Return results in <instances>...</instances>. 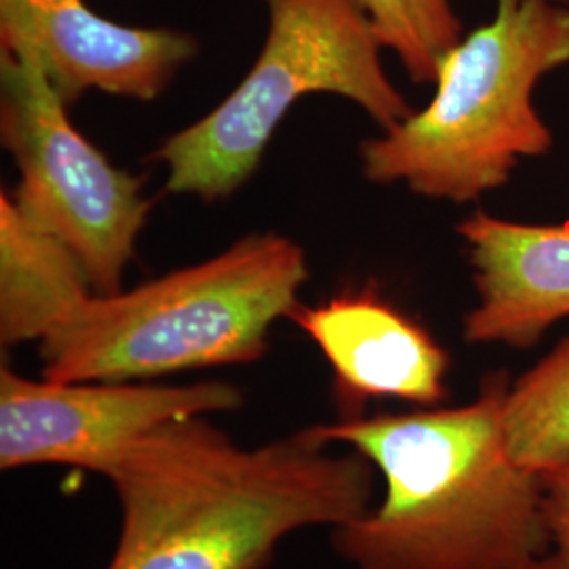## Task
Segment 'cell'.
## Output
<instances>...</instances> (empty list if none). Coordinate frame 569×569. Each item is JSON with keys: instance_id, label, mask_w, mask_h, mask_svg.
Masks as SVG:
<instances>
[{"instance_id": "1", "label": "cell", "mask_w": 569, "mask_h": 569, "mask_svg": "<svg viewBox=\"0 0 569 569\" xmlns=\"http://www.w3.org/2000/svg\"><path fill=\"white\" fill-rule=\"evenodd\" d=\"M376 475L315 427L243 448L209 416L164 425L103 472L121 509L106 569H264L291 533L371 509Z\"/></svg>"}, {"instance_id": "2", "label": "cell", "mask_w": 569, "mask_h": 569, "mask_svg": "<svg viewBox=\"0 0 569 569\" xmlns=\"http://www.w3.org/2000/svg\"><path fill=\"white\" fill-rule=\"evenodd\" d=\"M509 387L496 371L467 406L315 425L385 481L378 507L331 529L336 555L352 569H526L549 555L542 477L505 437Z\"/></svg>"}, {"instance_id": "3", "label": "cell", "mask_w": 569, "mask_h": 569, "mask_svg": "<svg viewBox=\"0 0 569 569\" xmlns=\"http://www.w3.org/2000/svg\"><path fill=\"white\" fill-rule=\"evenodd\" d=\"M302 247L249 234L201 264L110 296L93 293L41 342L56 382H142L207 367L249 366L270 327L300 305Z\"/></svg>"}, {"instance_id": "4", "label": "cell", "mask_w": 569, "mask_h": 569, "mask_svg": "<svg viewBox=\"0 0 569 569\" xmlns=\"http://www.w3.org/2000/svg\"><path fill=\"white\" fill-rule=\"evenodd\" d=\"M569 63V7L496 0L493 18L441 60L427 108L361 143L369 182L470 203L509 182L517 164L552 148L533 91Z\"/></svg>"}, {"instance_id": "5", "label": "cell", "mask_w": 569, "mask_h": 569, "mask_svg": "<svg viewBox=\"0 0 569 569\" xmlns=\"http://www.w3.org/2000/svg\"><path fill=\"white\" fill-rule=\"evenodd\" d=\"M264 47L239 87L201 121L154 152L167 190L220 201L243 186L284 114L312 93L340 96L382 129L413 112L382 66L373 23L359 0H264Z\"/></svg>"}, {"instance_id": "6", "label": "cell", "mask_w": 569, "mask_h": 569, "mask_svg": "<svg viewBox=\"0 0 569 569\" xmlns=\"http://www.w3.org/2000/svg\"><path fill=\"white\" fill-rule=\"evenodd\" d=\"M0 77V133L20 171L13 201L77 256L93 293H119L150 213L142 180L110 163L70 122L32 56L2 51Z\"/></svg>"}, {"instance_id": "7", "label": "cell", "mask_w": 569, "mask_h": 569, "mask_svg": "<svg viewBox=\"0 0 569 569\" xmlns=\"http://www.w3.org/2000/svg\"><path fill=\"white\" fill-rule=\"evenodd\" d=\"M241 388L56 382L0 367V470L74 467L103 477L124 449L157 428L243 406Z\"/></svg>"}, {"instance_id": "8", "label": "cell", "mask_w": 569, "mask_h": 569, "mask_svg": "<svg viewBox=\"0 0 569 569\" xmlns=\"http://www.w3.org/2000/svg\"><path fill=\"white\" fill-rule=\"evenodd\" d=\"M0 42L39 61L66 103L89 89L154 100L197 56L190 34L103 20L84 0H0Z\"/></svg>"}, {"instance_id": "9", "label": "cell", "mask_w": 569, "mask_h": 569, "mask_svg": "<svg viewBox=\"0 0 569 569\" xmlns=\"http://www.w3.org/2000/svg\"><path fill=\"white\" fill-rule=\"evenodd\" d=\"M289 321L319 346L333 371L340 420L371 399L439 407L448 397V350L403 310L371 291L293 308Z\"/></svg>"}, {"instance_id": "10", "label": "cell", "mask_w": 569, "mask_h": 569, "mask_svg": "<svg viewBox=\"0 0 569 569\" xmlns=\"http://www.w3.org/2000/svg\"><path fill=\"white\" fill-rule=\"evenodd\" d=\"M456 232L477 289L462 329L468 345L526 350L568 319L569 222L521 224L479 211Z\"/></svg>"}, {"instance_id": "11", "label": "cell", "mask_w": 569, "mask_h": 569, "mask_svg": "<svg viewBox=\"0 0 569 569\" xmlns=\"http://www.w3.org/2000/svg\"><path fill=\"white\" fill-rule=\"evenodd\" d=\"M93 296L77 256L0 194V345L41 342Z\"/></svg>"}, {"instance_id": "12", "label": "cell", "mask_w": 569, "mask_h": 569, "mask_svg": "<svg viewBox=\"0 0 569 569\" xmlns=\"http://www.w3.org/2000/svg\"><path fill=\"white\" fill-rule=\"evenodd\" d=\"M502 425L512 458L529 472L569 460V336L510 382Z\"/></svg>"}, {"instance_id": "13", "label": "cell", "mask_w": 569, "mask_h": 569, "mask_svg": "<svg viewBox=\"0 0 569 569\" xmlns=\"http://www.w3.org/2000/svg\"><path fill=\"white\" fill-rule=\"evenodd\" d=\"M385 49L418 84L435 82L441 60L462 41L451 0H359Z\"/></svg>"}, {"instance_id": "14", "label": "cell", "mask_w": 569, "mask_h": 569, "mask_svg": "<svg viewBox=\"0 0 569 569\" xmlns=\"http://www.w3.org/2000/svg\"><path fill=\"white\" fill-rule=\"evenodd\" d=\"M540 477L552 550L569 559V460Z\"/></svg>"}, {"instance_id": "15", "label": "cell", "mask_w": 569, "mask_h": 569, "mask_svg": "<svg viewBox=\"0 0 569 569\" xmlns=\"http://www.w3.org/2000/svg\"><path fill=\"white\" fill-rule=\"evenodd\" d=\"M526 569H569V559L563 557V555H559L557 550H550L549 555L536 559Z\"/></svg>"}]
</instances>
